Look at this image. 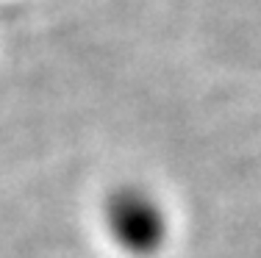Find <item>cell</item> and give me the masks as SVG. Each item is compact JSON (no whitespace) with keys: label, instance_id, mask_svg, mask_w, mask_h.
<instances>
[{"label":"cell","instance_id":"cell-1","mask_svg":"<svg viewBox=\"0 0 261 258\" xmlns=\"http://www.w3.org/2000/svg\"><path fill=\"white\" fill-rule=\"evenodd\" d=\"M109 225L117 233L120 244L128 250H150L164 236L159 206L136 192H125L117 200H111Z\"/></svg>","mask_w":261,"mask_h":258}]
</instances>
